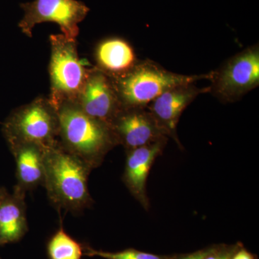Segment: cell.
<instances>
[{
  "label": "cell",
  "instance_id": "cell-16",
  "mask_svg": "<svg viewBox=\"0 0 259 259\" xmlns=\"http://www.w3.org/2000/svg\"><path fill=\"white\" fill-rule=\"evenodd\" d=\"M86 255L90 256L101 257L105 259H166L165 257L135 249H127L120 252H107L89 249Z\"/></svg>",
  "mask_w": 259,
  "mask_h": 259
},
{
  "label": "cell",
  "instance_id": "cell-14",
  "mask_svg": "<svg viewBox=\"0 0 259 259\" xmlns=\"http://www.w3.org/2000/svg\"><path fill=\"white\" fill-rule=\"evenodd\" d=\"M25 192L5 190L0 202V244L20 239L27 230Z\"/></svg>",
  "mask_w": 259,
  "mask_h": 259
},
{
  "label": "cell",
  "instance_id": "cell-4",
  "mask_svg": "<svg viewBox=\"0 0 259 259\" xmlns=\"http://www.w3.org/2000/svg\"><path fill=\"white\" fill-rule=\"evenodd\" d=\"M49 41L51 93L48 100L56 110L66 102H76L92 68H87L80 59L76 40L67 38L63 34H56L51 35Z\"/></svg>",
  "mask_w": 259,
  "mask_h": 259
},
{
  "label": "cell",
  "instance_id": "cell-20",
  "mask_svg": "<svg viewBox=\"0 0 259 259\" xmlns=\"http://www.w3.org/2000/svg\"><path fill=\"white\" fill-rule=\"evenodd\" d=\"M5 189L1 188L0 187V202H1L2 197H3V194H4Z\"/></svg>",
  "mask_w": 259,
  "mask_h": 259
},
{
  "label": "cell",
  "instance_id": "cell-11",
  "mask_svg": "<svg viewBox=\"0 0 259 259\" xmlns=\"http://www.w3.org/2000/svg\"><path fill=\"white\" fill-rule=\"evenodd\" d=\"M167 140L127 151L123 181L135 198L148 207L146 182L155 160L163 152Z\"/></svg>",
  "mask_w": 259,
  "mask_h": 259
},
{
  "label": "cell",
  "instance_id": "cell-9",
  "mask_svg": "<svg viewBox=\"0 0 259 259\" xmlns=\"http://www.w3.org/2000/svg\"><path fill=\"white\" fill-rule=\"evenodd\" d=\"M117 145L126 151L168 140V135L147 108H123L111 127Z\"/></svg>",
  "mask_w": 259,
  "mask_h": 259
},
{
  "label": "cell",
  "instance_id": "cell-13",
  "mask_svg": "<svg viewBox=\"0 0 259 259\" xmlns=\"http://www.w3.org/2000/svg\"><path fill=\"white\" fill-rule=\"evenodd\" d=\"M96 67L111 78L128 72L138 60L129 42L120 37H110L97 45L95 53Z\"/></svg>",
  "mask_w": 259,
  "mask_h": 259
},
{
  "label": "cell",
  "instance_id": "cell-1",
  "mask_svg": "<svg viewBox=\"0 0 259 259\" xmlns=\"http://www.w3.org/2000/svg\"><path fill=\"white\" fill-rule=\"evenodd\" d=\"M44 187L53 204L72 213L93 203L88 178L92 168L66 151L60 141L44 150Z\"/></svg>",
  "mask_w": 259,
  "mask_h": 259
},
{
  "label": "cell",
  "instance_id": "cell-3",
  "mask_svg": "<svg viewBox=\"0 0 259 259\" xmlns=\"http://www.w3.org/2000/svg\"><path fill=\"white\" fill-rule=\"evenodd\" d=\"M212 72L201 75L176 74L149 60L138 61L128 72L111 78L123 108H146L167 90L199 80L211 79Z\"/></svg>",
  "mask_w": 259,
  "mask_h": 259
},
{
  "label": "cell",
  "instance_id": "cell-7",
  "mask_svg": "<svg viewBox=\"0 0 259 259\" xmlns=\"http://www.w3.org/2000/svg\"><path fill=\"white\" fill-rule=\"evenodd\" d=\"M20 8L24 15L18 26L25 35L32 37L35 25L51 22L59 25L63 35L72 40H76L79 24L90 11L84 3L78 0H34L23 3Z\"/></svg>",
  "mask_w": 259,
  "mask_h": 259
},
{
  "label": "cell",
  "instance_id": "cell-18",
  "mask_svg": "<svg viewBox=\"0 0 259 259\" xmlns=\"http://www.w3.org/2000/svg\"><path fill=\"white\" fill-rule=\"evenodd\" d=\"M210 249H204L198 250V251L194 252V253H190V254L183 255L179 259H204L209 254Z\"/></svg>",
  "mask_w": 259,
  "mask_h": 259
},
{
  "label": "cell",
  "instance_id": "cell-8",
  "mask_svg": "<svg viewBox=\"0 0 259 259\" xmlns=\"http://www.w3.org/2000/svg\"><path fill=\"white\" fill-rule=\"evenodd\" d=\"M75 104L87 115L110 127L123 109L111 77L96 66L92 68Z\"/></svg>",
  "mask_w": 259,
  "mask_h": 259
},
{
  "label": "cell",
  "instance_id": "cell-19",
  "mask_svg": "<svg viewBox=\"0 0 259 259\" xmlns=\"http://www.w3.org/2000/svg\"><path fill=\"white\" fill-rule=\"evenodd\" d=\"M231 259H255V257L245 248H241L232 255Z\"/></svg>",
  "mask_w": 259,
  "mask_h": 259
},
{
  "label": "cell",
  "instance_id": "cell-2",
  "mask_svg": "<svg viewBox=\"0 0 259 259\" xmlns=\"http://www.w3.org/2000/svg\"><path fill=\"white\" fill-rule=\"evenodd\" d=\"M56 112L61 146L92 169L100 166L107 153L117 145L110 127L72 102L62 104Z\"/></svg>",
  "mask_w": 259,
  "mask_h": 259
},
{
  "label": "cell",
  "instance_id": "cell-5",
  "mask_svg": "<svg viewBox=\"0 0 259 259\" xmlns=\"http://www.w3.org/2000/svg\"><path fill=\"white\" fill-rule=\"evenodd\" d=\"M3 132L8 144L26 143L47 149L59 141L57 112L48 98L38 97L13 111Z\"/></svg>",
  "mask_w": 259,
  "mask_h": 259
},
{
  "label": "cell",
  "instance_id": "cell-12",
  "mask_svg": "<svg viewBox=\"0 0 259 259\" xmlns=\"http://www.w3.org/2000/svg\"><path fill=\"white\" fill-rule=\"evenodd\" d=\"M16 163L18 184L15 188L27 191L44 185V150L36 145L26 143L8 144Z\"/></svg>",
  "mask_w": 259,
  "mask_h": 259
},
{
  "label": "cell",
  "instance_id": "cell-6",
  "mask_svg": "<svg viewBox=\"0 0 259 259\" xmlns=\"http://www.w3.org/2000/svg\"><path fill=\"white\" fill-rule=\"evenodd\" d=\"M209 93L224 102L240 100L259 85V48L248 47L212 71Z\"/></svg>",
  "mask_w": 259,
  "mask_h": 259
},
{
  "label": "cell",
  "instance_id": "cell-17",
  "mask_svg": "<svg viewBox=\"0 0 259 259\" xmlns=\"http://www.w3.org/2000/svg\"><path fill=\"white\" fill-rule=\"evenodd\" d=\"M233 253L228 249H214L212 248L209 254L204 259H231Z\"/></svg>",
  "mask_w": 259,
  "mask_h": 259
},
{
  "label": "cell",
  "instance_id": "cell-15",
  "mask_svg": "<svg viewBox=\"0 0 259 259\" xmlns=\"http://www.w3.org/2000/svg\"><path fill=\"white\" fill-rule=\"evenodd\" d=\"M48 251L51 259H81L82 248L62 228L52 237Z\"/></svg>",
  "mask_w": 259,
  "mask_h": 259
},
{
  "label": "cell",
  "instance_id": "cell-10",
  "mask_svg": "<svg viewBox=\"0 0 259 259\" xmlns=\"http://www.w3.org/2000/svg\"><path fill=\"white\" fill-rule=\"evenodd\" d=\"M209 93V88H198L195 83H185L167 90L155 99L146 108L162 128L178 144L177 127L184 110L201 94Z\"/></svg>",
  "mask_w": 259,
  "mask_h": 259
}]
</instances>
